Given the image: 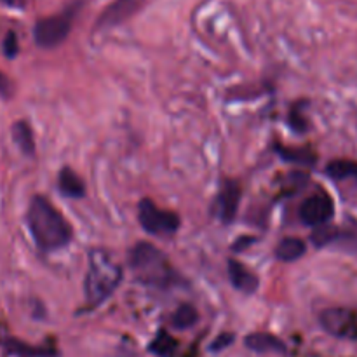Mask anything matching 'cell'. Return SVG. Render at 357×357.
<instances>
[{
	"mask_svg": "<svg viewBox=\"0 0 357 357\" xmlns=\"http://www.w3.org/2000/svg\"><path fill=\"white\" fill-rule=\"evenodd\" d=\"M122 281V267L115 261L108 251L93 250L89 253V268H87L84 293L91 307H98L114 295Z\"/></svg>",
	"mask_w": 357,
	"mask_h": 357,
	"instance_id": "cell-3",
	"label": "cell"
},
{
	"mask_svg": "<svg viewBox=\"0 0 357 357\" xmlns=\"http://www.w3.org/2000/svg\"><path fill=\"white\" fill-rule=\"evenodd\" d=\"M58 187L61 190V194L70 199L84 197V194H86V185H84V181L70 167H63L61 169V173L58 176Z\"/></svg>",
	"mask_w": 357,
	"mask_h": 357,
	"instance_id": "cell-13",
	"label": "cell"
},
{
	"mask_svg": "<svg viewBox=\"0 0 357 357\" xmlns=\"http://www.w3.org/2000/svg\"><path fill=\"white\" fill-rule=\"evenodd\" d=\"M241 202V187L236 181H225L220 188L218 199H216V209H218V218L223 223H232L237 215Z\"/></svg>",
	"mask_w": 357,
	"mask_h": 357,
	"instance_id": "cell-9",
	"label": "cell"
},
{
	"mask_svg": "<svg viewBox=\"0 0 357 357\" xmlns=\"http://www.w3.org/2000/svg\"><path fill=\"white\" fill-rule=\"evenodd\" d=\"M6 352L17 357H54L56 351L49 347H35V345H28L24 342L16 340V338H6L0 342Z\"/></svg>",
	"mask_w": 357,
	"mask_h": 357,
	"instance_id": "cell-12",
	"label": "cell"
},
{
	"mask_svg": "<svg viewBox=\"0 0 357 357\" xmlns=\"http://www.w3.org/2000/svg\"><path fill=\"white\" fill-rule=\"evenodd\" d=\"M143 0H114L110 6L105 7L96 20L98 30L117 26L128 21L132 14H136L142 7Z\"/></svg>",
	"mask_w": 357,
	"mask_h": 357,
	"instance_id": "cell-8",
	"label": "cell"
},
{
	"mask_svg": "<svg viewBox=\"0 0 357 357\" xmlns=\"http://www.w3.org/2000/svg\"><path fill=\"white\" fill-rule=\"evenodd\" d=\"M289 124L295 131H305L307 129V121L302 115V108L293 107L291 112H289Z\"/></svg>",
	"mask_w": 357,
	"mask_h": 357,
	"instance_id": "cell-20",
	"label": "cell"
},
{
	"mask_svg": "<svg viewBox=\"0 0 357 357\" xmlns=\"http://www.w3.org/2000/svg\"><path fill=\"white\" fill-rule=\"evenodd\" d=\"M26 223L35 244L42 251L61 250L73 237L72 225L52 206V202L42 195H35L30 201Z\"/></svg>",
	"mask_w": 357,
	"mask_h": 357,
	"instance_id": "cell-1",
	"label": "cell"
},
{
	"mask_svg": "<svg viewBox=\"0 0 357 357\" xmlns=\"http://www.w3.org/2000/svg\"><path fill=\"white\" fill-rule=\"evenodd\" d=\"M13 139L24 155L31 157L35 153V138L30 124L26 121H17L13 126Z\"/></svg>",
	"mask_w": 357,
	"mask_h": 357,
	"instance_id": "cell-14",
	"label": "cell"
},
{
	"mask_svg": "<svg viewBox=\"0 0 357 357\" xmlns=\"http://www.w3.org/2000/svg\"><path fill=\"white\" fill-rule=\"evenodd\" d=\"M244 345L255 352H286V344L271 333H251L244 338Z\"/></svg>",
	"mask_w": 357,
	"mask_h": 357,
	"instance_id": "cell-11",
	"label": "cell"
},
{
	"mask_svg": "<svg viewBox=\"0 0 357 357\" xmlns=\"http://www.w3.org/2000/svg\"><path fill=\"white\" fill-rule=\"evenodd\" d=\"M229 278L230 282L234 284V288L246 293V295H251V293L257 291L258 284H260L257 275H255L246 265H243L237 260H229Z\"/></svg>",
	"mask_w": 357,
	"mask_h": 357,
	"instance_id": "cell-10",
	"label": "cell"
},
{
	"mask_svg": "<svg viewBox=\"0 0 357 357\" xmlns=\"http://www.w3.org/2000/svg\"><path fill=\"white\" fill-rule=\"evenodd\" d=\"M253 241L255 239H250V237H243V239H239L236 244H234V250L241 251V250H243V244H244V246H248V244H251Z\"/></svg>",
	"mask_w": 357,
	"mask_h": 357,
	"instance_id": "cell-24",
	"label": "cell"
},
{
	"mask_svg": "<svg viewBox=\"0 0 357 357\" xmlns=\"http://www.w3.org/2000/svg\"><path fill=\"white\" fill-rule=\"evenodd\" d=\"M307 246L298 237H286L275 248V255L282 261H295L305 255Z\"/></svg>",
	"mask_w": 357,
	"mask_h": 357,
	"instance_id": "cell-15",
	"label": "cell"
},
{
	"mask_svg": "<svg viewBox=\"0 0 357 357\" xmlns=\"http://www.w3.org/2000/svg\"><path fill=\"white\" fill-rule=\"evenodd\" d=\"M178 349V342L167 331H159L153 342L150 344V352L159 357H173Z\"/></svg>",
	"mask_w": 357,
	"mask_h": 357,
	"instance_id": "cell-17",
	"label": "cell"
},
{
	"mask_svg": "<svg viewBox=\"0 0 357 357\" xmlns=\"http://www.w3.org/2000/svg\"><path fill=\"white\" fill-rule=\"evenodd\" d=\"M326 174L333 180H357V162L354 160H331L326 166Z\"/></svg>",
	"mask_w": 357,
	"mask_h": 357,
	"instance_id": "cell-16",
	"label": "cell"
},
{
	"mask_svg": "<svg viewBox=\"0 0 357 357\" xmlns=\"http://www.w3.org/2000/svg\"><path fill=\"white\" fill-rule=\"evenodd\" d=\"M77 9H79V3H73V6H70L63 13L56 14V16L38 20L33 28V38L37 45L44 49H52L63 44L66 37H68L70 30H72V23L77 14Z\"/></svg>",
	"mask_w": 357,
	"mask_h": 357,
	"instance_id": "cell-4",
	"label": "cell"
},
{
	"mask_svg": "<svg viewBox=\"0 0 357 357\" xmlns=\"http://www.w3.org/2000/svg\"><path fill=\"white\" fill-rule=\"evenodd\" d=\"M138 218L143 229L152 236L169 237L180 229V216L167 209H160L150 199H143L138 204Z\"/></svg>",
	"mask_w": 357,
	"mask_h": 357,
	"instance_id": "cell-5",
	"label": "cell"
},
{
	"mask_svg": "<svg viewBox=\"0 0 357 357\" xmlns=\"http://www.w3.org/2000/svg\"><path fill=\"white\" fill-rule=\"evenodd\" d=\"M321 328L344 340H357V307H331L321 312Z\"/></svg>",
	"mask_w": 357,
	"mask_h": 357,
	"instance_id": "cell-6",
	"label": "cell"
},
{
	"mask_svg": "<svg viewBox=\"0 0 357 357\" xmlns=\"http://www.w3.org/2000/svg\"><path fill=\"white\" fill-rule=\"evenodd\" d=\"M335 215V202L328 192L321 190L312 194L303 201L300 208V218L305 225L319 227L323 223L330 222L331 216Z\"/></svg>",
	"mask_w": 357,
	"mask_h": 357,
	"instance_id": "cell-7",
	"label": "cell"
},
{
	"mask_svg": "<svg viewBox=\"0 0 357 357\" xmlns=\"http://www.w3.org/2000/svg\"><path fill=\"white\" fill-rule=\"evenodd\" d=\"M3 54H6L7 58H14V56L17 54V38L14 31H9L6 40H3Z\"/></svg>",
	"mask_w": 357,
	"mask_h": 357,
	"instance_id": "cell-22",
	"label": "cell"
},
{
	"mask_svg": "<svg viewBox=\"0 0 357 357\" xmlns=\"http://www.w3.org/2000/svg\"><path fill=\"white\" fill-rule=\"evenodd\" d=\"M129 265L139 282L152 288L167 289L178 284L180 278L169 258L150 243H138L129 253Z\"/></svg>",
	"mask_w": 357,
	"mask_h": 357,
	"instance_id": "cell-2",
	"label": "cell"
},
{
	"mask_svg": "<svg viewBox=\"0 0 357 357\" xmlns=\"http://www.w3.org/2000/svg\"><path fill=\"white\" fill-rule=\"evenodd\" d=\"M10 93H13V84H10L9 77L6 73L0 72V96L9 98Z\"/></svg>",
	"mask_w": 357,
	"mask_h": 357,
	"instance_id": "cell-23",
	"label": "cell"
},
{
	"mask_svg": "<svg viewBox=\"0 0 357 357\" xmlns=\"http://www.w3.org/2000/svg\"><path fill=\"white\" fill-rule=\"evenodd\" d=\"M3 3H7V6H14L16 3V0H2Z\"/></svg>",
	"mask_w": 357,
	"mask_h": 357,
	"instance_id": "cell-25",
	"label": "cell"
},
{
	"mask_svg": "<svg viewBox=\"0 0 357 357\" xmlns=\"http://www.w3.org/2000/svg\"><path fill=\"white\" fill-rule=\"evenodd\" d=\"M234 340H236V335L234 333H222L220 337L215 338V342H213L209 349H211L213 352L225 351L227 347H230V345L234 344Z\"/></svg>",
	"mask_w": 357,
	"mask_h": 357,
	"instance_id": "cell-21",
	"label": "cell"
},
{
	"mask_svg": "<svg viewBox=\"0 0 357 357\" xmlns=\"http://www.w3.org/2000/svg\"><path fill=\"white\" fill-rule=\"evenodd\" d=\"M278 152L282 159L289 160V162L307 164V166H312L316 162V153L307 149H282V146H278Z\"/></svg>",
	"mask_w": 357,
	"mask_h": 357,
	"instance_id": "cell-19",
	"label": "cell"
},
{
	"mask_svg": "<svg viewBox=\"0 0 357 357\" xmlns=\"http://www.w3.org/2000/svg\"><path fill=\"white\" fill-rule=\"evenodd\" d=\"M199 319V314L195 310V307H192L190 303H183L176 309V312L171 317V324H173L176 330H188V328L194 326Z\"/></svg>",
	"mask_w": 357,
	"mask_h": 357,
	"instance_id": "cell-18",
	"label": "cell"
}]
</instances>
